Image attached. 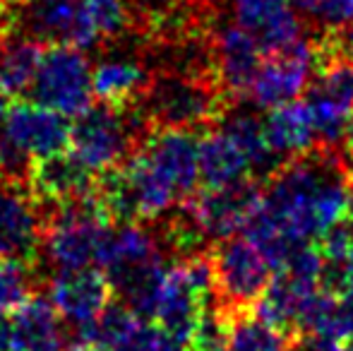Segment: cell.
Segmentation results:
<instances>
[{"label": "cell", "instance_id": "cell-1", "mask_svg": "<svg viewBox=\"0 0 353 351\" xmlns=\"http://www.w3.org/2000/svg\"><path fill=\"white\" fill-rule=\"evenodd\" d=\"M353 178L346 157L322 147L281 164L260 190V202L243 226L252 241L279 270L303 243L320 241L351 210Z\"/></svg>", "mask_w": 353, "mask_h": 351}, {"label": "cell", "instance_id": "cell-2", "mask_svg": "<svg viewBox=\"0 0 353 351\" xmlns=\"http://www.w3.org/2000/svg\"><path fill=\"white\" fill-rule=\"evenodd\" d=\"M149 121L140 103L116 108L99 103L74 118L70 130V152L94 176L121 166L149 135Z\"/></svg>", "mask_w": 353, "mask_h": 351}, {"label": "cell", "instance_id": "cell-3", "mask_svg": "<svg viewBox=\"0 0 353 351\" xmlns=\"http://www.w3.org/2000/svg\"><path fill=\"white\" fill-rule=\"evenodd\" d=\"M111 224L97 192L51 207L43 217L41 234V255L46 265L56 272L92 267Z\"/></svg>", "mask_w": 353, "mask_h": 351}, {"label": "cell", "instance_id": "cell-4", "mask_svg": "<svg viewBox=\"0 0 353 351\" xmlns=\"http://www.w3.org/2000/svg\"><path fill=\"white\" fill-rule=\"evenodd\" d=\"M140 108L154 128H192L219 121L228 108V94L210 77L159 72L140 99Z\"/></svg>", "mask_w": 353, "mask_h": 351}, {"label": "cell", "instance_id": "cell-5", "mask_svg": "<svg viewBox=\"0 0 353 351\" xmlns=\"http://www.w3.org/2000/svg\"><path fill=\"white\" fill-rule=\"evenodd\" d=\"M210 255L214 265L216 303L228 315L255 308L274 274L262 250L245 236L243 239L231 236V239L216 241Z\"/></svg>", "mask_w": 353, "mask_h": 351}, {"label": "cell", "instance_id": "cell-6", "mask_svg": "<svg viewBox=\"0 0 353 351\" xmlns=\"http://www.w3.org/2000/svg\"><path fill=\"white\" fill-rule=\"evenodd\" d=\"M92 70L94 68L89 66L82 48L70 43H53L48 51H43L29 94L37 103L74 121L87 108H92Z\"/></svg>", "mask_w": 353, "mask_h": 351}, {"label": "cell", "instance_id": "cell-7", "mask_svg": "<svg viewBox=\"0 0 353 351\" xmlns=\"http://www.w3.org/2000/svg\"><path fill=\"white\" fill-rule=\"evenodd\" d=\"M305 103L315 121L320 145L327 150L339 147L346 123L353 116V61L320 53L317 77H312L305 89Z\"/></svg>", "mask_w": 353, "mask_h": 351}, {"label": "cell", "instance_id": "cell-8", "mask_svg": "<svg viewBox=\"0 0 353 351\" xmlns=\"http://www.w3.org/2000/svg\"><path fill=\"white\" fill-rule=\"evenodd\" d=\"M320 68V46L298 39L291 46L270 53L250 87V99L260 108H276L301 97Z\"/></svg>", "mask_w": 353, "mask_h": 351}, {"label": "cell", "instance_id": "cell-9", "mask_svg": "<svg viewBox=\"0 0 353 351\" xmlns=\"http://www.w3.org/2000/svg\"><path fill=\"white\" fill-rule=\"evenodd\" d=\"M137 152L152 171L185 202L200 185V140L183 128H154Z\"/></svg>", "mask_w": 353, "mask_h": 351}, {"label": "cell", "instance_id": "cell-10", "mask_svg": "<svg viewBox=\"0 0 353 351\" xmlns=\"http://www.w3.org/2000/svg\"><path fill=\"white\" fill-rule=\"evenodd\" d=\"M43 217L41 205L27 183L0 178V258H17L39 265Z\"/></svg>", "mask_w": 353, "mask_h": 351}, {"label": "cell", "instance_id": "cell-11", "mask_svg": "<svg viewBox=\"0 0 353 351\" xmlns=\"http://www.w3.org/2000/svg\"><path fill=\"white\" fill-rule=\"evenodd\" d=\"M257 202L260 188L255 185V181H243L226 188H205L188 197L183 207L190 212L207 239L223 241L248 224Z\"/></svg>", "mask_w": 353, "mask_h": 351}, {"label": "cell", "instance_id": "cell-12", "mask_svg": "<svg viewBox=\"0 0 353 351\" xmlns=\"http://www.w3.org/2000/svg\"><path fill=\"white\" fill-rule=\"evenodd\" d=\"M70 121L41 103L17 101L8 108L3 137L29 154L34 161L61 154L70 147Z\"/></svg>", "mask_w": 353, "mask_h": 351}, {"label": "cell", "instance_id": "cell-13", "mask_svg": "<svg viewBox=\"0 0 353 351\" xmlns=\"http://www.w3.org/2000/svg\"><path fill=\"white\" fill-rule=\"evenodd\" d=\"M113 286L103 270L82 267V270L56 272L48 279V299L56 305L63 320L74 328L92 323L108 303H111Z\"/></svg>", "mask_w": 353, "mask_h": 351}, {"label": "cell", "instance_id": "cell-14", "mask_svg": "<svg viewBox=\"0 0 353 351\" xmlns=\"http://www.w3.org/2000/svg\"><path fill=\"white\" fill-rule=\"evenodd\" d=\"M233 24L245 29L265 53L301 39V12L293 0H228Z\"/></svg>", "mask_w": 353, "mask_h": 351}, {"label": "cell", "instance_id": "cell-15", "mask_svg": "<svg viewBox=\"0 0 353 351\" xmlns=\"http://www.w3.org/2000/svg\"><path fill=\"white\" fill-rule=\"evenodd\" d=\"M214 63H216V80L226 94H248L260 72L262 46L238 24H221L212 34Z\"/></svg>", "mask_w": 353, "mask_h": 351}, {"label": "cell", "instance_id": "cell-16", "mask_svg": "<svg viewBox=\"0 0 353 351\" xmlns=\"http://www.w3.org/2000/svg\"><path fill=\"white\" fill-rule=\"evenodd\" d=\"M207 303H212V301L197 289L195 281L188 274L185 265L178 260V263L168 265L166 270L154 320L163 332L185 344Z\"/></svg>", "mask_w": 353, "mask_h": 351}, {"label": "cell", "instance_id": "cell-17", "mask_svg": "<svg viewBox=\"0 0 353 351\" xmlns=\"http://www.w3.org/2000/svg\"><path fill=\"white\" fill-rule=\"evenodd\" d=\"M27 185L39 200V205L56 207L63 205V202H72L84 195H92L97 178L87 166H82L74 159L72 152L70 154L61 152V154L34 161Z\"/></svg>", "mask_w": 353, "mask_h": 351}, {"label": "cell", "instance_id": "cell-18", "mask_svg": "<svg viewBox=\"0 0 353 351\" xmlns=\"http://www.w3.org/2000/svg\"><path fill=\"white\" fill-rule=\"evenodd\" d=\"M61 320V313L48 296L32 294L10 318V351H68L70 337L63 332Z\"/></svg>", "mask_w": 353, "mask_h": 351}, {"label": "cell", "instance_id": "cell-19", "mask_svg": "<svg viewBox=\"0 0 353 351\" xmlns=\"http://www.w3.org/2000/svg\"><path fill=\"white\" fill-rule=\"evenodd\" d=\"M14 29L39 43L77 46L79 0H22L14 12Z\"/></svg>", "mask_w": 353, "mask_h": 351}, {"label": "cell", "instance_id": "cell-20", "mask_svg": "<svg viewBox=\"0 0 353 351\" xmlns=\"http://www.w3.org/2000/svg\"><path fill=\"white\" fill-rule=\"evenodd\" d=\"M149 82H152V77L144 70L142 63L132 56H121V53L101 58L92 70L94 97L99 99V103L116 108L140 103Z\"/></svg>", "mask_w": 353, "mask_h": 351}, {"label": "cell", "instance_id": "cell-21", "mask_svg": "<svg viewBox=\"0 0 353 351\" xmlns=\"http://www.w3.org/2000/svg\"><path fill=\"white\" fill-rule=\"evenodd\" d=\"M262 123H265L267 142L281 161L286 157L296 159V157L310 154L320 142L315 121L305 101H291L272 108L267 118H262Z\"/></svg>", "mask_w": 353, "mask_h": 351}, {"label": "cell", "instance_id": "cell-22", "mask_svg": "<svg viewBox=\"0 0 353 351\" xmlns=\"http://www.w3.org/2000/svg\"><path fill=\"white\" fill-rule=\"evenodd\" d=\"M252 166L238 145L221 130L200 137V183L205 188H226L250 181Z\"/></svg>", "mask_w": 353, "mask_h": 351}, {"label": "cell", "instance_id": "cell-23", "mask_svg": "<svg viewBox=\"0 0 353 351\" xmlns=\"http://www.w3.org/2000/svg\"><path fill=\"white\" fill-rule=\"evenodd\" d=\"M219 130L226 132L238 150L248 157L252 171L262 176H272L281 166V159L274 154L265 135V123L248 108H226L219 118Z\"/></svg>", "mask_w": 353, "mask_h": 351}, {"label": "cell", "instance_id": "cell-24", "mask_svg": "<svg viewBox=\"0 0 353 351\" xmlns=\"http://www.w3.org/2000/svg\"><path fill=\"white\" fill-rule=\"evenodd\" d=\"M142 318L123 301L108 303L92 323L77 328L74 337L89 349L99 351H125L142 328Z\"/></svg>", "mask_w": 353, "mask_h": 351}, {"label": "cell", "instance_id": "cell-25", "mask_svg": "<svg viewBox=\"0 0 353 351\" xmlns=\"http://www.w3.org/2000/svg\"><path fill=\"white\" fill-rule=\"evenodd\" d=\"M43 58V48L29 37L3 39L0 41V94L5 97H22L34 85Z\"/></svg>", "mask_w": 353, "mask_h": 351}, {"label": "cell", "instance_id": "cell-26", "mask_svg": "<svg viewBox=\"0 0 353 351\" xmlns=\"http://www.w3.org/2000/svg\"><path fill=\"white\" fill-rule=\"evenodd\" d=\"M128 0H79L77 48L87 51L97 43L116 39L128 27Z\"/></svg>", "mask_w": 353, "mask_h": 351}, {"label": "cell", "instance_id": "cell-27", "mask_svg": "<svg viewBox=\"0 0 353 351\" xmlns=\"http://www.w3.org/2000/svg\"><path fill=\"white\" fill-rule=\"evenodd\" d=\"M293 342L279 330L257 318L252 310L231 315V347L228 351H291Z\"/></svg>", "mask_w": 353, "mask_h": 351}, {"label": "cell", "instance_id": "cell-28", "mask_svg": "<svg viewBox=\"0 0 353 351\" xmlns=\"http://www.w3.org/2000/svg\"><path fill=\"white\" fill-rule=\"evenodd\" d=\"M37 267L17 258H0V315H12L37 289Z\"/></svg>", "mask_w": 353, "mask_h": 351}, {"label": "cell", "instance_id": "cell-29", "mask_svg": "<svg viewBox=\"0 0 353 351\" xmlns=\"http://www.w3.org/2000/svg\"><path fill=\"white\" fill-rule=\"evenodd\" d=\"M231 347V315L216 303L205 305L190 339L185 342V351H228Z\"/></svg>", "mask_w": 353, "mask_h": 351}, {"label": "cell", "instance_id": "cell-30", "mask_svg": "<svg viewBox=\"0 0 353 351\" xmlns=\"http://www.w3.org/2000/svg\"><path fill=\"white\" fill-rule=\"evenodd\" d=\"M298 12L310 17L327 32H341L353 27V0H293Z\"/></svg>", "mask_w": 353, "mask_h": 351}, {"label": "cell", "instance_id": "cell-31", "mask_svg": "<svg viewBox=\"0 0 353 351\" xmlns=\"http://www.w3.org/2000/svg\"><path fill=\"white\" fill-rule=\"evenodd\" d=\"M125 351H185L183 342L173 339L168 332H163L159 325H142L137 337Z\"/></svg>", "mask_w": 353, "mask_h": 351}, {"label": "cell", "instance_id": "cell-32", "mask_svg": "<svg viewBox=\"0 0 353 351\" xmlns=\"http://www.w3.org/2000/svg\"><path fill=\"white\" fill-rule=\"evenodd\" d=\"M293 351H346V349L336 339L322 337V334H305V337H301L293 344Z\"/></svg>", "mask_w": 353, "mask_h": 351}, {"label": "cell", "instance_id": "cell-33", "mask_svg": "<svg viewBox=\"0 0 353 351\" xmlns=\"http://www.w3.org/2000/svg\"><path fill=\"white\" fill-rule=\"evenodd\" d=\"M12 347V328L5 315H0V351H10Z\"/></svg>", "mask_w": 353, "mask_h": 351}, {"label": "cell", "instance_id": "cell-34", "mask_svg": "<svg viewBox=\"0 0 353 351\" xmlns=\"http://www.w3.org/2000/svg\"><path fill=\"white\" fill-rule=\"evenodd\" d=\"M341 147H344V152H346L344 157H349V159L353 161V116L349 118V123H346V130H344V140H341Z\"/></svg>", "mask_w": 353, "mask_h": 351}, {"label": "cell", "instance_id": "cell-35", "mask_svg": "<svg viewBox=\"0 0 353 351\" xmlns=\"http://www.w3.org/2000/svg\"><path fill=\"white\" fill-rule=\"evenodd\" d=\"M68 351H99V349H89V347H84L82 342H79L77 337H70V342H68Z\"/></svg>", "mask_w": 353, "mask_h": 351}, {"label": "cell", "instance_id": "cell-36", "mask_svg": "<svg viewBox=\"0 0 353 351\" xmlns=\"http://www.w3.org/2000/svg\"><path fill=\"white\" fill-rule=\"evenodd\" d=\"M22 0H0V5H19Z\"/></svg>", "mask_w": 353, "mask_h": 351}, {"label": "cell", "instance_id": "cell-37", "mask_svg": "<svg viewBox=\"0 0 353 351\" xmlns=\"http://www.w3.org/2000/svg\"><path fill=\"white\" fill-rule=\"evenodd\" d=\"M344 349H346V351H353V339H349V342H344Z\"/></svg>", "mask_w": 353, "mask_h": 351}]
</instances>
